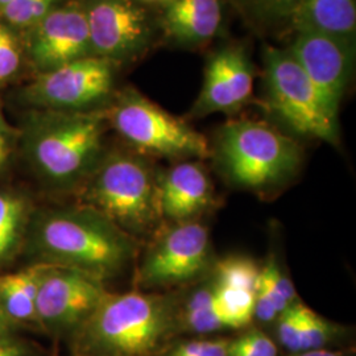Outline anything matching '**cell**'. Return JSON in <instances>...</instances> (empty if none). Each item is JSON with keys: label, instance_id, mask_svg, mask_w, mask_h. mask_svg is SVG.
I'll return each mask as SVG.
<instances>
[{"label": "cell", "instance_id": "cell-18", "mask_svg": "<svg viewBox=\"0 0 356 356\" xmlns=\"http://www.w3.org/2000/svg\"><path fill=\"white\" fill-rule=\"evenodd\" d=\"M48 264L36 263L16 273L0 276V305L15 323H38V284Z\"/></svg>", "mask_w": 356, "mask_h": 356}, {"label": "cell", "instance_id": "cell-20", "mask_svg": "<svg viewBox=\"0 0 356 356\" xmlns=\"http://www.w3.org/2000/svg\"><path fill=\"white\" fill-rule=\"evenodd\" d=\"M29 222L26 200L0 191V264L13 260L26 234Z\"/></svg>", "mask_w": 356, "mask_h": 356}, {"label": "cell", "instance_id": "cell-8", "mask_svg": "<svg viewBox=\"0 0 356 356\" xmlns=\"http://www.w3.org/2000/svg\"><path fill=\"white\" fill-rule=\"evenodd\" d=\"M119 66L101 57L88 56L38 73L19 97L33 110L95 111L113 99Z\"/></svg>", "mask_w": 356, "mask_h": 356}, {"label": "cell", "instance_id": "cell-17", "mask_svg": "<svg viewBox=\"0 0 356 356\" xmlns=\"http://www.w3.org/2000/svg\"><path fill=\"white\" fill-rule=\"evenodd\" d=\"M293 29L354 40L356 0H302L291 17Z\"/></svg>", "mask_w": 356, "mask_h": 356}, {"label": "cell", "instance_id": "cell-4", "mask_svg": "<svg viewBox=\"0 0 356 356\" xmlns=\"http://www.w3.org/2000/svg\"><path fill=\"white\" fill-rule=\"evenodd\" d=\"M78 189L79 204L106 216L135 239L161 229L159 172L135 151L103 153Z\"/></svg>", "mask_w": 356, "mask_h": 356}, {"label": "cell", "instance_id": "cell-24", "mask_svg": "<svg viewBox=\"0 0 356 356\" xmlns=\"http://www.w3.org/2000/svg\"><path fill=\"white\" fill-rule=\"evenodd\" d=\"M60 0H13L0 13V22L13 29L26 31L40 23Z\"/></svg>", "mask_w": 356, "mask_h": 356}, {"label": "cell", "instance_id": "cell-15", "mask_svg": "<svg viewBox=\"0 0 356 356\" xmlns=\"http://www.w3.org/2000/svg\"><path fill=\"white\" fill-rule=\"evenodd\" d=\"M160 207L164 219L191 222L213 204V185L200 161L181 160L159 173Z\"/></svg>", "mask_w": 356, "mask_h": 356}, {"label": "cell", "instance_id": "cell-10", "mask_svg": "<svg viewBox=\"0 0 356 356\" xmlns=\"http://www.w3.org/2000/svg\"><path fill=\"white\" fill-rule=\"evenodd\" d=\"M211 266L209 229L195 220L175 223L160 229L136 275V285L143 289L186 284Z\"/></svg>", "mask_w": 356, "mask_h": 356}, {"label": "cell", "instance_id": "cell-1", "mask_svg": "<svg viewBox=\"0 0 356 356\" xmlns=\"http://www.w3.org/2000/svg\"><path fill=\"white\" fill-rule=\"evenodd\" d=\"M26 244L38 263L72 268L104 281L135 260L138 241L88 206L40 211L28 222Z\"/></svg>", "mask_w": 356, "mask_h": 356}, {"label": "cell", "instance_id": "cell-14", "mask_svg": "<svg viewBox=\"0 0 356 356\" xmlns=\"http://www.w3.org/2000/svg\"><path fill=\"white\" fill-rule=\"evenodd\" d=\"M254 66L243 44H226L206 61L204 83L189 118L235 114L252 99Z\"/></svg>", "mask_w": 356, "mask_h": 356}, {"label": "cell", "instance_id": "cell-28", "mask_svg": "<svg viewBox=\"0 0 356 356\" xmlns=\"http://www.w3.org/2000/svg\"><path fill=\"white\" fill-rule=\"evenodd\" d=\"M254 15L267 19H288L298 8L302 0H242Z\"/></svg>", "mask_w": 356, "mask_h": 356}, {"label": "cell", "instance_id": "cell-36", "mask_svg": "<svg viewBox=\"0 0 356 356\" xmlns=\"http://www.w3.org/2000/svg\"><path fill=\"white\" fill-rule=\"evenodd\" d=\"M13 1V0H0V13H1L7 6H10Z\"/></svg>", "mask_w": 356, "mask_h": 356}, {"label": "cell", "instance_id": "cell-25", "mask_svg": "<svg viewBox=\"0 0 356 356\" xmlns=\"http://www.w3.org/2000/svg\"><path fill=\"white\" fill-rule=\"evenodd\" d=\"M23 42L15 29L0 22V83L13 79L23 64Z\"/></svg>", "mask_w": 356, "mask_h": 356}, {"label": "cell", "instance_id": "cell-34", "mask_svg": "<svg viewBox=\"0 0 356 356\" xmlns=\"http://www.w3.org/2000/svg\"><path fill=\"white\" fill-rule=\"evenodd\" d=\"M0 131H3L4 134H7V135H10V136H13V138L16 135V131L7 123V120H6V118L1 114V111H0Z\"/></svg>", "mask_w": 356, "mask_h": 356}, {"label": "cell", "instance_id": "cell-33", "mask_svg": "<svg viewBox=\"0 0 356 356\" xmlns=\"http://www.w3.org/2000/svg\"><path fill=\"white\" fill-rule=\"evenodd\" d=\"M289 356H350L339 351H331L327 348H322V350H312V351H302V353H296L291 354Z\"/></svg>", "mask_w": 356, "mask_h": 356}, {"label": "cell", "instance_id": "cell-9", "mask_svg": "<svg viewBox=\"0 0 356 356\" xmlns=\"http://www.w3.org/2000/svg\"><path fill=\"white\" fill-rule=\"evenodd\" d=\"M91 56L113 64L138 61L160 33L159 16L138 0H83Z\"/></svg>", "mask_w": 356, "mask_h": 356}, {"label": "cell", "instance_id": "cell-29", "mask_svg": "<svg viewBox=\"0 0 356 356\" xmlns=\"http://www.w3.org/2000/svg\"><path fill=\"white\" fill-rule=\"evenodd\" d=\"M229 341L200 339L178 344L168 356H227Z\"/></svg>", "mask_w": 356, "mask_h": 356}, {"label": "cell", "instance_id": "cell-5", "mask_svg": "<svg viewBox=\"0 0 356 356\" xmlns=\"http://www.w3.org/2000/svg\"><path fill=\"white\" fill-rule=\"evenodd\" d=\"M214 156L234 185L266 193L291 181L302 163L297 140L266 122L245 118L220 127Z\"/></svg>", "mask_w": 356, "mask_h": 356}, {"label": "cell", "instance_id": "cell-7", "mask_svg": "<svg viewBox=\"0 0 356 356\" xmlns=\"http://www.w3.org/2000/svg\"><path fill=\"white\" fill-rule=\"evenodd\" d=\"M266 104L293 134L339 144V115L323 102L301 66L286 49L263 51Z\"/></svg>", "mask_w": 356, "mask_h": 356}, {"label": "cell", "instance_id": "cell-32", "mask_svg": "<svg viewBox=\"0 0 356 356\" xmlns=\"http://www.w3.org/2000/svg\"><path fill=\"white\" fill-rule=\"evenodd\" d=\"M11 138L13 136L0 131V170L8 163V159L11 154V144H10Z\"/></svg>", "mask_w": 356, "mask_h": 356}, {"label": "cell", "instance_id": "cell-23", "mask_svg": "<svg viewBox=\"0 0 356 356\" xmlns=\"http://www.w3.org/2000/svg\"><path fill=\"white\" fill-rule=\"evenodd\" d=\"M342 327L329 319L317 314L309 306L302 310V329H301V351L326 348L341 337Z\"/></svg>", "mask_w": 356, "mask_h": 356}, {"label": "cell", "instance_id": "cell-26", "mask_svg": "<svg viewBox=\"0 0 356 356\" xmlns=\"http://www.w3.org/2000/svg\"><path fill=\"white\" fill-rule=\"evenodd\" d=\"M227 356H279V351L264 331L251 329L229 341Z\"/></svg>", "mask_w": 356, "mask_h": 356}, {"label": "cell", "instance_id": "cell-22", "mask_svg": "<svg viewBox=\"0 0 356 356\" xmlns=\"http://www.w3.org/2000/svg\"><path fill=\"white\" fill-rule=\"evenodd\" d=\"M260 267L254 260L243 256H232L214 264V281L232 288L256 292Z\"/></svg>", "mask_w": 356, "mask_h": 356}, {"label": "cell", "instance_id": "cell-35", "mask_svg": "<svg viewBox=\"0 0 356 356\" xmlns=\"http://www.w3.org/2000/svg\"><path fill=\"white\" fill-rule=\"evenodd\" d=\"M140 1L141 4L148 6V7H164L168 3H170L172 0H138Z\"/></svg>", "mask_w": 356, "mask_h": 356}, {"label": "cell", "instance_id": "cell-19", "mask_svg": "<svg viewBox=\"0 0 356 356\" xmlns=\"http://www.w3.org/2000/svg\"><path fill=\"white\" fill-rule=\"evenodd\" d=\"M297 301L292 280L282 270L277 260L270 257L259 272L254 292V318L261 323H270Z\"/></svg>", "mask_w": 356, "mask_h": 356}, {"label": "cell", "instance_id": "cell-2", "mask_svg": "<svg viewBox=\"0 0 356 356\" xmlns=\"http://www.w3.org/2000/svg\"><path fill=\"white\" fill-rule=\"evenodd\" d=\"M179 330L173 298L136 289L110 293L76 331L86 356H154Z\"/></svg>", "mask_w": 356, "mask_h": 356}, {"label": "cell", "instance_id": "cell-30", "mask_svg": "<svg viewBox=\"0 0 356 356\" xmlns=\"http://www.w3.org/2000/svg\"><path fill=\"white\" fill-rule=\"evenodd\" d=\"M0 356H31V351L11 335L0 338Z\"/></svg>", "mask_w": 356, "mask_h": 356}, {"label": "cell", "instance_id": "cell-12", "mask_svg": "<svg viewBox=\"0 0 356 356\" xmlns=\"http://www.w3.org/2000/svg\"><path fill=\"white\" fill-rule=\"evenodd\" d=\"M23 51L38 74L91 56L83 0H60L40 23L26 29Z\"/></svg>", "mask_w": 356, "mask_h": 356}, {"label": "cell", "instance_id": "cell-21", "mask_svg": "<svg viewBox=\"0 0 356 356\" xmlns=\"http://www.w3.org/2000/svg\"><path fill=\"white\" fill-rule=\"evenodd\" d=\"M179 327L201 335L225 330L216 313L214 281L195 289L179 307Z\"/></svg>", "mask_w": 356, "mask_h": 356}, {"label": "cell", "instance_id": "cell-3", "mask_svg": "<svg viewBox=\"0 0 356 356\" xmlns=\"http://www.w3.org/2000/svg\"><path fill=\"white\" fill-rule=\"evenodd\" d=\"M108 127L102 110H33L26 116L22 138L35 172L57 189H78L106 152Z\"/></svg>", "mask_w": 356, "mask_h": 356}, {"label": "cell", "instance_id": "cell-16", "mask_svg": "<svg viewBox=\"0 0 356 356\" xmlns=\"http://www.w3.org/2000/svg\"><path fill=\"white\" fill-rule=\"evenodd\" d=\"M159 16L160 35L181 47H202L225 26L223 0H172Z\"/></svg>", "mask_w": 356, "mask_h": 356}, {"label": "cell", "instance_id": "cell-11", "mask_svg": "<svg viewBox=\"0 0 356 356\" xmlns=\"http://www.w3.org/2000/svg\"><path fill=\"white\" fill-rule=\"evenodd\" d=\"M110 294L104 282L72 268H45L38 284V323L51 331L78 330Z\"/></svg>", "mask_w": 356, "mask_h": 356}, {"label": "cell", "instance_id": "cell-13", "mask_svg": "<svg viewBox=\"0 0 356 356\" xmlns=\"http://www.w3.org/2000/svg\"><path fill=\"white\" fill-rule=\"evenodd\" d=\"M286 51L301 66L323 102L334 114L339 115L353 76L354 40L314 31H297Z\"/></svg>", "mask_w": 356, "mask_h": 356}, {"label": "cell", "instance_id": "cell-31", "mask_svg": "<svg viewBox=\"0 0 356 356\" xmlns=\"http://www.w3.org/2000/svg\"><path fill=\"white\" fill-rule=\"evenodd\" d=\"M17 323L13 322V318L7 314L4 307L0 305V338L11 337Z\"/></svg>", "mask_w": 356, "mask_h": 356}, {"label": "cell", "instance_id": "cell-6", "mask_svg": "<svg viewBox=\"0 0 356 356\" xmlns=\"http://www.w3.org/2000/svg\"><path fill=\"white\" fill-rule=\"evenodd\" d=\"M103 113L107 124L144 157L201 160L213 154L207 139L184 118L168 113L134 88L116 91Z\"/></svg>", "mask_w": 356, "mask_h": 356}, {"label": "cell", "instance_id": "cell-27", "mask_svg": "<svg viewBox=\"0 0 356 356\" xmlns=\"http://www.w3.org/2000/svg\"><path fill=\"white\" fill-rule=\"evenodd\" d=\"M302 310L304 304L301 301H297L288 309H285L276 319L279 342L291 354L301 351Z\"/></svg>", "mask_w": 356, "mask_h": 356}]
</instances>
